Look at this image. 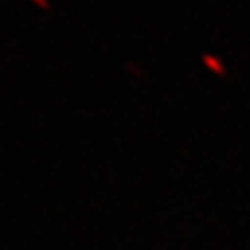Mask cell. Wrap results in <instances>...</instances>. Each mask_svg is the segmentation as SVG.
I'll use <instances>...</instances> for the list:
<instances>
[{"mask_svg":"<svg viewBox=\"0 0 250 250\" xmlns=\"http://www.w3.org/2000/svg\"><path fill=\"white\" fill-rule=\"evenodd\" d=\"M36 2L40 6H44V9H48V2H46V0H36Z\"/></svg>","mask_w":250,"mask_h":250,"instance_id":"1","label":"cell"}]
</instances>
